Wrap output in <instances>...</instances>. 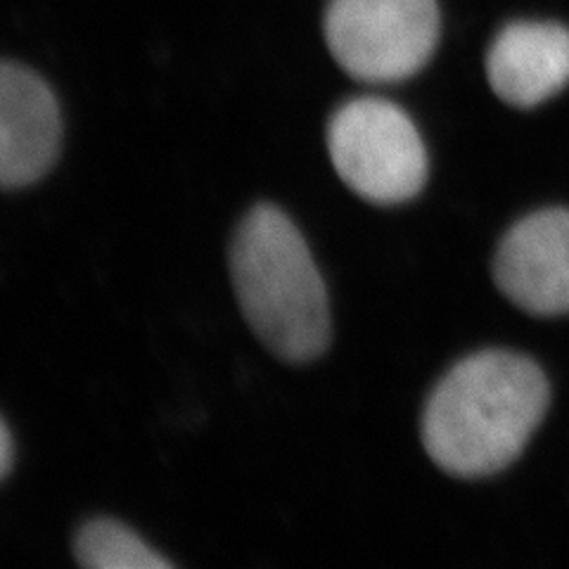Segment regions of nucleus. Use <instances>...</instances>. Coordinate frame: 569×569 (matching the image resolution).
Here are the masks:
<instances>
[{
	"instance_id": "nucleus-6",
	"label": "nucleus",
	"mask_w": 569,
	"mask_h": 569,
	"mask_svg": "<svg viewBox=\"0 0 569 569\" xmlns=\"http://www.w3.org/2000/svg\"><path fill=\"white\" fill-rule=\"evenodd\" d=\"M62 119L56 96L31 69H0V183L27 188L50 171L60 154Z\"/></svg>"
},
{
	"instance_id": "nucleus-7",
	"label": "nucleus",
	"mask_w": 569,
	"mask_h": 569,
	"mask_svg": "<svg viewBox=\"0 0 569 569\" xmlns=\"http://www.w3.org/2000/svg\"><path fill=\"white\" fill-rule=\"evenodd\" d=\"M493 93L512 107H537L569 83V31L560 24L518 22L496 36L487 56Z\"/></svg>"
},
{
	"instance_id": "nucleus-1",
	"label": "nucleus",
	"mask_w": 569,
	"mask_h": 569,
	"mask_svg": "<svg viewBox=\"0 0 569 569\" xmlns=\"http://www.w3.org/2000/svg\"><path fill=\"white\" fill-rule=\"evenodd\" d=\"M543 370L520 353L489 349L456 363L425 403L422 447L451 477L506 470L537 432L548 408Z\"/></svg>"
},
{
	"instance_id": "nucleus-9",
	"label": "nucleus",
	"mask_w": 569,
	"mask_h": 569,
	"mask_svg": "<svg viewBox=\"0 0 569 569\" xmlns=\"http://www.w3.org/2000/svg\"><path fill=\"white\" fill-rule=\"evenodd\" d=\"M12 432L8 422L3 420V427H0V477L8 479L10 472H12V462H14V456H12Z\"/></svg>"
},
{
	"instance_id": "nucleus-2",
	"label": "nucleus",
	"mask_w": 569,
	"mask_h": 569,
	"mask_svg": "<svg viewBox=\"0 0 569 569\" xmlns=\"http://www.w3.org/2000/svg\"><path fill=\"white\" fill-rule=\"evenodd\" d=\"M240 311L261 345L288 363H309L330 345V307L307 240L288 213L257 204L230 244Z\"/></svg>"
},
{
	"instance_id": "nucleus-8",
	"label": "nucleus",
	"mask_w": 569,
	"mask_h": 569,
	"mask_svg": "<svg viewBox=\"0 0 569 569\" xmlns=\"http://www.w3.org/2000/svg\"><path fill=\"white\" fill-rule=\"evenodd\" d=\"M74 558L88 569H169L167 558L157 556L136 531L117 520H93L79 529Z\"/></svg>"
},
{
	"instance_id": "nucleus-4",
	"label": "nucleus",
	"mask_w": 569,
	"mask_h": 569,
	"mask_svg": "<svg viewBox=\"0 0 569 569\" xmlns=\"http://www.w3.org/2000/svg\"><path fill=\"white\" fill-rule=\"evenodd\" d=\"M326 41L349 77L403 81L418 74L437 48V0H332Z\"/></svg>"
},
{
	"instance_id": "nucleus-3",
	"label": "nucleus",
	"mask_w": 569,
	"mask_h": 569,
	"mask_svg": "<svg viewBox=\"0 0 569 569\" xmlns=\"http://www.w3.org/2000/svg\"><path fill=\"white\" fill-rule=\"evenodd\" d=\"M328 152L337 176L370 204L413 200L427 183L425 142L399 104L359 98L328 123Z\"/></svg>"
},
{
	"instance_id": "nucleus-5",
	"label": "nucleus",
	"mask_w": 569,
	"mask_h": 569,
	"mask_svg": "<svg viewBox=\"0 0 569 569\" xmlns=\"http://www.w3.org/2000/svg\"><path fill=\"white\" fill-rule=\"evenodd\" d=\"M493 278L527 313H569V211L543 209L515 223L498 244Z\"/></svg>"
}]
</instances>
